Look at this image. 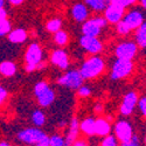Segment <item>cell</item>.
<instances>
[{
	"label": "cell",
	"mask_w": 146,
	"mask_h": 146,
	"mask_svg": "<svg viewBox=\"0 0 146 146\" xmlns=\"http://www.w3.org/2000/svg\"><path fill=\"white\" fill-rule=\"evenodd\" d=\"M44 67L43 63V52L39 43L33 42L27 47L25 53V70L33 72Z\"/></svg>",
	"instance_id": "cell-1"
},
{
	"label": "cell",
	"mask_w": 146,
	"mask_h": 146,
	"mask_svg": "<svg viewBox=\"0 0 146 146\" xmlns=\"http://www.w3.org/2000/svg\"><path fill=\"white\" fill-rule=\"evenodd\" d=\"M104 69H105L104 60L98 55H92L82 63L78 71L82 75L83 80H92L98 77L104 71Z\"/></svg>",
	"instance_id": "cell-2"
},
{
	"label": "cell",
	"mask_w": 146,
	"mask_h": 146,
	"mask_svg": "<svg viewBox=\"0 0 146 146\" xmlns=\"http://www.w3.org/2000/svg\"><path fill=\"white\" fill-rule=\"evenodd\" d=\"M34 95L38 103L43 108L52 105L55 101V91L44 81H40L34 86Z\"/></svg>",
	"instance_id": "cell-3"
},
{
	"label": "cell",
	"mask_w": 146,
	"mask_h": 146,
	"mask_svg": "<svg viewBox=\"0 0 146 146\" xmlns=\"http://www.w3.org/2000/svg\"><path fill=\"white\" fill-rule=\"evenodd\" d=\"M17 138L27 145H36L39 143H44L48 141V136L43 131H41L39 127H27L21 130L18 135Z\"/></svg>",
	"instance_id": "cell-4"
},
{
	"label": "cell",
	"mask_w": 146,
	"mask_h": 146,
	"mask_svg": "<svg viewBox=\"0 0 146 146\" xmlns=\"http://www.w3.org/2000/svg\"><path fill=\"white\" fill-rule=\"evenodd\" d=\"M133 69H135V64H133V61L130 60H120L117 58L111 68V72H110V77L113 81H118V80H123L127 76H130L132 74Z\"/></svg>",
	"instance_id": "cell-5"
},
{
	"label": "cell",
	"mask_w": 146,
	"mask_h": 146,
	"mask_svg": "<svg viewBox=\"0 0 146 146\" xmlns=\"http://www.w3.org/2000/svg\"><path fill=\"white\" fill-rule=\"evenodd\" d=\"M108 22L104 17H94L91 19H87L82 25V34L87 36H97L101 34L102 28L106 27Z\"/></svg>",
	"instance_id": "cell-6"
},
{
	"label": "cell",
	"mask_w": 146,
	"mask_h": 146,
	"mask_svg": "<svg viewBox=\"0 0 146 146\" xmlns=\"http://www.w3.org/2000/svg\"><path fill=\"white\" fill-rule=\"evenodd\" d=\"M83 82L84 80L78 70H69L62 76H60L57 80V83L60 86L66 87L70 90H77L83 84Z\"/></svg>",
	"instance_id": "cell-7"
},
{
	"label": "cell",
	"mask_w": 146,
	"mask_h": 146,
	"mask_svg": "<svg viewBox=\"0 0 146 146\" xmlns=\"http://www.w3.org/2000/svg\"><path fill=\"white\" fill-rule=\"evenodd\" d=\"M138 53V46L133 41H123L116 46L115 55L120 60H130L132 61Z\"/></svg>",
	"instance_id": "cell-8"
},
{
	"label": "cell",
	"mask_w": 146,
	"mask_h": 146,
	"mask_svg": "<svg viewBox=\"0 0 146 146\" xmlns=\"http://www.w3.org/2000/svg\"><path fill=\"white\" fill-rule=\"evenodd\" d=\"M80 44L87 53L92 55H97L103 50V43L97 36L82 35L80 39Z\"/></svg>",
	"instance_id": "cell-9"
},
{
	"label": "cell",
	"mask_w": 146,
	"mask_h": 146,
	"mask_svg": "<svg viewBox=\"0 0 146 146\" xmlns=\"http://www.w3.org/2000/svg\"><path fill=\"white\" fill-rule=\"evenodd\" d=\"M133 135H135L133 126L131 125L130 121L121 119V120H118L115 124V137L117 138L118 141H120V143L126 141Z\"/></svg>",
	"instance_id": "cell-10"
},
{
	"label": "cell",
	"mask_w": 146,
	"mask_h": 146,
	"mask_svg": "<svg viewBox=\"0 0 146 146\" xmlns=\"http://www.w3.org/2000/svg\"><path fill=\"white\" fill-rule=\"evenodd\" d=\"M138 98H139V96H138V94L136 91L127 92L124 96L123 102H121V104H120L119 112L123 116H130L133 111H135V109L137 106Z\"/></svg>",
	"instance_id": "cell-11"
},
{
	"label": "cell",
	"mask_w": 146,
	"mask_h": 146,
	"mask_svg": "<svg viewBox=\"0 0 146 146\" xmlns=\"http://www.w3.org/2000/svg\"><path fill=\"white\" fill-rule=\"evenodd\" d=\"M124 14H125V8L115 4H109L104 9V19L106 20L108 23H112V25H116L117 22H119L123 19Z\"/></svg>",
	"instance_id": "cell-12"
},
{
	"label": "cell",
	"mask_w": 146,
	"mask_h": 146,
	"mask_svg": "<svg viewBox=\"0 0 146 146\" xmlns=\"http://www.w3.org/2000/svg\"><path fill=\"white\" fill-rule=\"evenodd\" d=\"M121 21L127 26L130 31H135L144 22V13L139 9H132L127 12L126 14H124Z\"/></svg>",
	"instance_id": "cell-13"
},
{
	"label": "cell",
	"mask_w": 146,
	"mask_h": 146,
	"mask_svg": "<svg viewBox=\"0 0 146 146\" xmlns=\"http://www.w3.org/2000/svg\"><path fill=\"white\" fill-rule=\"evenodd\" d=\"M50 62H52V64L60 68L61 70H66L69 67V56L64 49L58 48V49H55L52 52Z\"/></svg>",
	"instance_id": "cell-14"
},
{
	"label": "cell",
	"mask_w": 146,
	"mask_h": 146,
	"mask_svg": "<svg viewBox=\"0 0 146 146\" xmlns=\"http://www.w3.org/2000/svg\"><path fill=\"white\" fill-rule=\"evenodd\" d=\"M71 17L76 22H84L89 17V8L84 3H76L71 7Z\"/></svg>",
	"instance_id": "cell-15"
},
{
	"label": "cell",
	"mask_w": 146,
	"mask_h": 146,
	"mask_svg": "<svg viewBox=\"0 0 146 146\" xmlns=\"http://www.w3.org/2000/svg\"><path fill=\"white\" fill-rule=\"evenodd\" d=\"M78 132H80V121L76 117H74L70 120L69 130H68V133L64 138L66 145H72V143L78 138Z\"/></svg>",
	"instance_id": "cell-16"
},
{
	"label": "cell",
	"mask_w": 146,
	"mask_h": 146,
	"mask_svg": "<svg viewBox=\"0 0 146 146\" xmlns=\"http://www.w3.org/2000/svg\"><path fill=\"white\" fill-rule=\"evenodd\" d=\"M111 132V124L105 118L95 119V135L98 137H104Z\"/></svg>",
	"instance_id": "cell-17"
},
{
	"label": "cell",
	"mask_w": 146,
	"mask_h": 146,
	"mask_svg": "<svg viewBox=\"0 0 146 146\" xmlns=\"http://www.w3.org/2000/svg\"><path fill=\"white\" fill-rule=\"evenodd\" d=\"M28 38L27 32L23 28H15V29H11V32L7 34V39L11 43L19 44L23 43Z\"/></svg>",
	"instance_id": "cell-18"
},
{
	"label": "cell",
	"mask_w": 146,
	"mask_h": 146,
	"mask_svg": "<svg viewBox=\"0 0 146 146\" xmlns=\"http://www.w3.org/2000/svg\"><path fill=\"white\" fill-rule=\"evenodd\" d=\"M17 64L12 61H3L0 62V75L4 77H12L17 72Z\"/></svg>",
	"instance_id": "cell-19"
},
{
	"label": "cell",
	"mask_w": 146,
	"mask_h": 146,
	"mask_svg": "<svg viewBox=\"0 0 146 146\" xmlns=\"http://www.w3.org/2000/svg\"><path fill=\"white\" fill-rule=\"evenodd\" d=\"M80 130L87 136H94L95 135V119L92 117H88L83 119L80 123Z\"/></svg>",
	"instance_id": "cell-20"
},
{
	"label": "cell",
	"mask_w": 146,
	"mask_h": 146,
	"mask_svg": "<svg viewBox=\"0 0 146 146\" xmlns=\"http://www.w3.org/2000/svg\"><path fill=\"white\" fill-rule=\"evenodd\" d=\"M111 0H84V4L88 8L95 11V12H103L106 6L110 4Z\"/></svg>",
	"instance_id": "cell-21"
},
{
	"label": "cell",
	"mask_w": 146,
	"mask_h": 146,
	"mask_svg": "<svg viewBox=\"0 0 146 146\" xmlns=\"http://www.w3.org/2000/svg\"><path fill=\"white\" fill-rule=\"evenodd\" d=\"M136 43L138 47L145 49L146 47V23L145 21L136 29Z\"/></svg>",
	"instance_id": "cell-22"
},
{
	"label": "cell",
	"mask_w": 146,
	"mask_h": 146,
	"mask_svg": "<svg viewBox=\"0 0 146 146\" xmlns=\"http://www.w3.org/2000/svg\"><path fill=\"white\" fill-rule=\"evenodd\" d=\"M54 42L60 47H63V46L68 44V42H69L68 33L66 31H63V29H60V31L55 32L54 33Z\"/></svg>",
	"instance_id": "cell-23"
},
{
	"label": "cell",
	"mask_w": 146,
	"mask_h": 146,
	"mask_svg": "<svg viewBox=\"0 0 146 146\" xmlns=\"http://www.w3.org/2000/svg\"><path fill=\"white\" fill-rule=\"evenodd\" d=\"M46 115L41 110H35L32 113V121L36 127H41L46 124Z\"/></svg>",
	"instance_id": "cell-24"
},
{
	"label": "cell",
	"mask_w": 146,
	"mask_h": 146,
	"mask_svg": "<svg viewBox=\"0 0 146 146\" xmlns=\"http://www.w3.org/2000/svg\"><path fill=\"white\" fill-rule=\"evenodd\" d=\"M61 27H62V20L58 19V18L50 19V20H48V22L46 23V28H47V31H48V32H50V33H55V32L60 31Z\"/></svg>",
	"instance_id": "cell-25"
},
{
	"label": "cell",
	"mask_w": 146,
	"mask_h": 146,
	"mask_svg": "<svg viewBox=\"0 0 146 146\" xmlns=\"http://www.w3.org/2000/svg\"><path fill=\"white\" fill-rule=\"evenodd\" d=\"M12 29V25L7 18L5 19H0V38L7 35Z\"/></svg>",
	"instance_id": "cell-26"
},
{
	"label": "cell",
	"mask_w": 146,
	"mask_h": 146,
	"mask_svg": "<svg viewBox=\"0 0 146 146\" xmlns=\"http://www.w3.org/2000/svg\"><path fill=\"white\" fill-rule=\"evenodd\" d=\"M48 144L49 146H66L64 137L60 135H53L52 137H48Z\"/></svg>",
	"instance_id": "cell-27"
},
{
	"label": "cell",
	"mask_w": 146,
	"mask_h": 146,
	"mask_svg": "<svg viewBox=\"0 0 146 146\" xmlns=\"http://www.w3.org/2000/svg\"><path fill=\"white\" fill-rule=\"evenodd\" d=\"M103 139L101 140V146H118V140L115 137V135H106L102 137Z\"/></svg>",
	"instance_id": "cell-28"
},
{
	"label": "cell",
	"mask_w": 146,
	"mask_h": 146,
	"mask_svg": "<svg viewBox=\"0 0 146 146\" xmlns=\"http://www.w3.org/2000/svg\"><path fill=\"white\" fill-rule=\"evenodd\" d=\"M137 1L138 0H111L110 4H115L123 8H127L130 6H133L135 4H137Z\"/></svg>",
	"instance_id": "cell-29"
},
{
	"label": "cell",
	"mask_w": 146,
	"mask_h": 146,
	"mask_svg": "<svg viewBox=\"0 0 146 146\" xmlns=\"http://www.w3.org/2000/svg\"><path fill=\"white\" fill-rule=\"evenodd\" d=\"M119 146H141V143H140V139L138 138V136L133 135L129 140L120 143Z\"/></svg>",
	"instance_id": "cell-30"
},
{
	"label": "cell",
	"mask_w": 146,
	"mask_h": 146,
	"mask_svg": "<svg viewBox=\"0 0 146 146\" xmlns=\"http://www.w3.org/2000/svg\"><path fill=\"white\" fill-rule=\"evenodd\" d=\"M116 31H117V33H118L119 35H127V34L131 32V31L127 28V26H126L121 20L116 23Z\"/></svg>",
	"instance_id": "cell-31"
},
{
	"label": "cell",
	"mask_w": 146,
	"mask_h": 146,
	"mask_svg": "<svg viewBox=\"0 0 146 146\" xmlns=\"http://www.w3.org/2000/svg\"><path fill=\"white\" fill-rule=\"evenodd\" d=\"M77 94H78L80 97H89L91 95V89H90V87L83 86L82 84V86L77 89Z\"/></svg>",
	"instance_id": "cell-32"
},
{
	"label": "cell",
	"mask_w": 146,
	"mask_h": 146,
	"mask_svg": "<svg viewBox=\"0 0 146 146\" xmlns=\"http://www.w3.org/2000/svg\"><path fill=\"white\" fill-rule=\"evenodd\" d=\"M137 106L139 109V111L141 112V115L145 116L146 115V98L145 97H140V98H138Z\"/></svg>",
	"instance_id": "cell-33"
},
{
	"label": "cell",
	"mask_w": 146,
	"mask_h": 146,
	"mask_svg": "<svg viewBox=\"0 0 146 146\" xmlns=\"http://www.w3.org/2000/svg\"><path fill=\"white\" fill-rule=\"evenodd\" d=\"M7 98H8V92H7V90L0 84V106H1L6 101H7Z\"/></svg>",
	"instance_id": "cell-34"
},
{
	"label": "cell",
	"mask_w": 146,
	"mask_h": 146,
	"mask_svg": "<svg viewBox=\"0 0 146 146\" xmlns=\"http://www.w3.org/2000/svg\"><path fill=\"white\" fill-rule=\"evenodd\" d=\"M72 146H88V144H87L86 140H78V139H76L74 143H72Z\"/></svg>",
	"instance_id": "cell-35"
},
{
	"label": "cell",
	"mask_w": 146,
	"mask_h": 146,
	"mask_svg": "<svg viewBox=\"0 0 146 146\" xmlns=\"http://www.w3.org/2000/svg\"><path fill=\"white\" fill-rule=\"evenodd\" d=\"M7 1L11 4V5H13V6H20L25 0H7Z\"/></svg>",
	"instance_id": "cell-36"
},
{
	"label": "cell",
	"mask_w": 146,
	"mask_h": 146,
	"mask_svg": "<svg viewBox=\"0 0 146 146\" xmlns=\"http://www.w3.org/2000/svg\"><path fill=\"white\" fill-rule=\"evenodd\" d=\"M95 112H97V113H102V112H103V104L97 103V104L95 105Z\"/></svg>",
	"instance_id": "cell-37"
},
{
	"label": "cell",
	"mask_w": 146,
	"mask_h": 146,
	"mask_svg": "<svg viewBox=\"0 0 146 146\" xmlns=\"http://www.w3.org/2000/svg\"><path fill=\"white\" fill-rule=\"evenodd\" d=\"M35 146H49V144H48V141H44V143H39V144H36Z\"/></svg>",
	"instance_id": "cell-38"
},
{
	"label": "cell",
	"mask_w": 146,
	"mask_h": 146,
	"mask_svg": "<svg viewBox=\"0 0 146 146\" xmlns=\"http://www.w3.org/2000/svg\"><path fill=\"white\" fill-rule=\"evenodd\" d=\"M139 3H140V5H141L143 8L146 7V0H139Z\"/></svg>",
	"instance_id": "cell-39"
},
{
	"label": "cell",
	"mask_w": 146,
	"mask_h": 146,
	"mask_svg": "<svg viewBox=\"0 0 146 146\" xmlns=\"http://www.w3.org/2000/svg\"><path fill=\"white\" fill-rule=\"evenodd\" d=\"M0 146H11L7 141H0Z\"/></svg>",
	"instance_id": "cell-40"
},
{
	"label": "cell",
	"mask_w": 146,
	"mask_h": 146,
	"mask_svg": "<svg viewBox=\"0 0 146 146\" xmlns=\"http://www.w3.org/2000/svg\"><path fill=\"white\" fill-rule=\"evenodd\" d=\"M0 8H5V0H0Z\"/></svg>",
	"instance_id": "cell-41"
},
{
	"label": "cell",
	"mask_w": 146,
	"mask_h": 146,
	"mask_svg": "<svg viewBox=\"0 0 146 146\" xmlns=\"http://www.w3.org/2000/svg\"><path fill=\"white\" fill-rule=\"evenodd\" d=\"M66 146H71V145H66Z\"/></svg>",
	"instance_id": "cell-42"
},
{
	"label": "cell",
	"mask_w": 146,
	"mask_h": 146,
	"mask_svg": "<svg viewBox=\"0 0 146 146\" xmlns=\"http://www.w3.org/2000/svg\"><path fill=\"white\" fill-rule=\"evenodd\" d=\"M26 146H31V145H26Z\"/></svg>",
	"instance_id": "cell-43"
}]
</instances>
